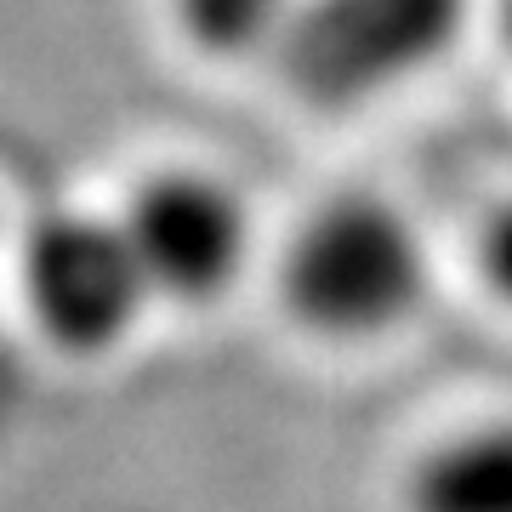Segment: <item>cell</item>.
I'll return each instance as SVG.
<instances>
[{
	"label": "cell",
	"instance_id": "obj_1",
	"mask_svg": "<svg viewBox=\"0 0 512 512\" xmlns=\"http://www.w3.org/2000/svg\"><path fill=\"white\" fill-rule=\"evenodd\" d=\"M427 291L421 234L387 200H336L302 222L285 251V302L330 342L404 325Z\"/></svg>",
	"mask_w": 512,
	"mask_h": 512
},
{
	"label": "cell",
	"instance_id": "obj_2",
	"mask_svg": "<svg viewBox=\"0 0 512 512\" xmlns=\"http://www.w3.org/2000/svg\"><path fill=\"white\" fill-rule=\"evenodd\" d=\"M467 0H302L285 69L313 103H359L421 74L461 35Z\"/></svg>",
	"mask_w": 512,
	"mask_h": 512
},
{
	"label": "cell",
	"instance_id": "obj_3",
	"mask_svg": "<svg viewBox=\"0 0 512 512\" xmlns=\"http://www.w3.org/2000/svg\"><path fill=\"white\" fill-rule=\"evenodd\" d=\"M143 262L120 222L52 211L23 239V302L35 325L69 353H109L148 302Z\"/></svg>",
	"mask_w": 512,
	"mask_h": 512
},
{
	"label": "cell",
	"instance_id": "obj_4",
	"mask_svg": "<svg viewBox=\"0 0 512 512\" xmlns=\"http://www.w3.org/2000/svg\"><path fill=\"white\" fill-rule=\"evenodd\" d=\"M131 251L143 262L154 296L171 302H211L239 279L251 251V222L234 188H222L205 171H165L131 194L126 217Z\"/></svg>",
	"mask_w": 512,
	"mask_h": 512
},
{
	"label": "cell",
	"instance_id": "obj_5",
	"mask_svg": "<svg viewBox=\"0 0 512 512\" xmlns=\"http://www.w3.org/2000/svg\"><path fill=\"white\" fill-rule=\"evenodd\" d=\"M410 512H512V421H478L416 461Z\"/></svg>",
	"mask_w": 512,
	"mask_h": 512
},
{
	"label": "cell",
	"instance_id": "obj_6",
	"mask_svg": "<svg viewBox=\"0 0 512 512\" xmlns=\"http://www.w3.org/2000/svg\"><path fill=\"white\" fill-rule=\"evenodd\" d=\"M302 0H177L188 40L205 52H251L296 18Z\"/></svg>",
	"mask_w": 512,
	"mask_h": 512
},
{
	"label": "cell",
	"instance_id": "obj_7",
	"mask_svg": "<svg viewBox=\"0 0 512 512\" xmlns=\"http://www.w3.org/2000/svg\"><path fill=\"white\" fill-rule=\"evenodd\" d=\"M478 268L490 279V291L501 302H512V194L490 211L484 222V239H478Z\"/></svg>",
	"mask_w": 512,
	"mask_h": 512
}]
</instances>
